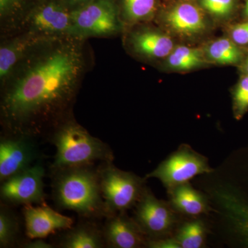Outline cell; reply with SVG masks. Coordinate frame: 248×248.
<instances>
[{
    "instance_id": "cell-1",
    "label": "cell",
    "mask_w": 248,
    "mask_h": 248,
    "mask_svg": "<svg viewBox=\"0 0 248 248\" xmlns=\"http://www.w3.org/2000/svg\"><path fill=\"white\" fill-rule=\"evenodd\" d=\"M86 40L55 37L41 42L1 87L4 134L36 138L73 115L81 83L91 68Z\"/></svg>"
},
{
    "instance_id": "cell-2",
    "label": "cell",
    "mask_w": 248,
    "mask_h": 248,
    "mask_svg": "<svg viewBox=\"0 0 248 248\" xmlns=\"http://www.w3.org/2000/svg\"><path fill=\"white\" fill-rule=\"evenodd\" d=\"M53 194L59 208L91 218L107 217L99 171L93 166L53 172Z\"/></svg>"
},
{
    "instance_id": "cell-3",
    "label": "cell",
    "mask_w": 248,
    "mask_h": 248,
    "mask_svg": "<svg viewBox=\"0 0 248 248\" xmlns=\"http://www.w3.org/2000/svg\"><path fill=\"white\" fill-rule=\"evenodd\" d=\"M56 148L52 170L93 166L96 161L113 162L110 147L92 136L73 115L58 124L50 134Z\"/></svg>"
},
{
    "instance_id": "cell-4",
    "label": "cell",
    "mask_w": 248,
    "mask_h": 248,
    "mask_svg": "<svg viewBox=\"0 0 248 248\" xmlns=\"http://www.w3.org/2000/svg\"><path fill=\"white\" fill-rule=\"evenodd\" d=\"M98 171L107 217L135 207L146 190L145 178L117 169L112 162L104 163Z\"/></svg>"
},
{
    "instance_id": "cell-5",
    "label": "cell",
    "mask_w": 248,
    "mask_h": 248,
    "mask_svg": "<svg viewBox=\"0 0 248 248\" xmlns=\"http://www.w3.org/2000/svg\"><path fill=\"white\" fill-rule=\"evenodd\" d=\"M73 37H111L124 32L115 0H92L72 11Z\"/></svg>"
},
{
    "instance_id": "cell-6",
    "label": "cell",
    "mask_w": 248,
    "mask_h": 248,
    "mask_svg": "<svg viewBox=\"0 0 248 248\" xmlns=\"http://www.w3.org/2000/svg\"><path fill=\"white\" fill-rule=\"evenodd\" d=\"M72 11L63 0H36L17 32L46 39L73 37Z\"/></svg>"
},
{
    "instance_id": "cell-7",
    "label": "cell",
    "mask_w": 248,
    "mask_h": 248,
    "mask_svg": "<svg viewBox=\"0 0 248 248\" xmlns=\"http://www.w3.org/2000/svg\"><path fill=\"white\" fill-rule=\"evenodd\" d=\"M208 15L197 1L179 0L159 10L156 19L161 29L173 37L195 40L208 33L211 29Z\"/></svg>"
},
{
    "instance_id": "cell-8",
    "label": "cell",
    "mask_w": 248,
    "mask_h": 248,
    "mask_svg": "<svg viewBox=\"0 0 248 248\" xmlns=\"http://www.w3.org/2000/svg\"><path fill=\"white\" fill-rule=\"evenodd\" d=\"M208 158L194 151L190 146L182 144L166 158L145 179L155 178L162 183L166 190L182 185L200 174L213 172Z\"/></svg>"
},
{
    "instance_id": "cell-9",
    "label": "cell",
    "mask_w": 248,
    "mask_h": 248,
    "mask_svg": "<svg viewBox=\"0 0 248 248\" xmlns=\"http://www.w3.org/2000/svg\"><path fill=\"white\" fill-rule=\"evenodd\" d=\"M134 219L148 239L172 236L182 222L181 215L169 202L156 198L148 187L135 205Z\"/></svg>"
},
{
    "instance_id": "cell-10",
    "label": "cell",
    "mask_w": 248,
    "mask_h": 248,
    "mask_svg": "<svg viewBox=\"0 0 248 248\" xmlns=\"http://www.w3.org/2000/svg\"><path fill=\"white\" fill-rule=\"evenodd\" d=\"M146 24L124 31V46L132 55L143 61H164L177 46L174 37L162 29Z\"/></svg>"
},
{
    "instance_id": "cell-11",
    "label": "cell",
    "mask_w": 248,
    "mask_h": 248,
    "mask_svg": "<svg viewBox=\"0 0 248 248\" xmlns=\"http://www.w3.org/2000/svg\"><path fill=\"white\" fill-rule=\"evenodd\" d=\"M45 170L40 161L1 182L0 196L3 203L35 205L45 203Z\"/></svg>"
},
{
    "instance_id": "cell-12",
    "label": "cell",
    "mask_w": 248,
    "mask_h": 248,
    "mask_svg": "<svg viewBox=\"0 0 248 248\" xmlns=\"http://www.w3.org/2000/svg\"><path fill=\"white\" fill-rule=\"evenodd\" d=\"M39 153L35 138L4 134L0 140V182L36 164Z\"/></svg>"
},
{
    "instance_id": "cell-13",
    "label": "cell",
    "mask_w": 248,
    "mask_h": 248,
    "mask_svg": "<svg viewBox=\"0 0 248 248\" xmlns=\"http://www.w3.org/2000/svg\"><path fill=\"white\" fill-rule=\"evenodd\" d=\"M42 38L25 31L1 37L0 45V86H3Z\"/></svg>"
},
{
    "instance_id": "cell-14",
    "label": "cell",
    "mask_w": 248,
    "mask_h": 248,
    "mask_svg": "<svg viewBox=\"0 0 248 248\" xmlns=\"http://www.w3.org/2000/svg\"><path fill=\"white\" fill-rule=\"evenodd\" d=\"M26 234L30 239H45L60 231H67L73 226L71 217L55 211L45 203L24 205L23 209Z\"/></svg>"
},
{
    "instance_id": "cell-15",
    "label": "cell",
    "mask_w": 248,
    "mask_h": 248,
    "mask_svg": "<svg viewBox=\"0 0 248 248\" xmlns=\"http://www.w3.org/2000/svg\"><path fill=\"white\" fill-rule=\"evenodd\" d=\"M106 218L102 229L107 247H146L148 238L134 218H130L125 213L114 214Z\"/></svg>"
},
{
    "instance_id": "cell-16",
    "label": "cell",
    "mask_w": 248,
    "mask_h": 248,
    "mask_svg": "<svg viewBox=\"0 0 248 248\" xmlns=\"http://www.w3.org/2000/svg\"><path fill=\"white\" fill-rule=\"evenodd\" d=\"M167 192L170 204L181 216L196 218L212 210L206 195L194 188L190 182L176 186Z\"/></svg>"
},
{
    "instance_id": "cell-17",
    "label": "cell",
    "mask_w": 248,
    "mask_h": 248,
    "mask_svg": "<svg viewBox=\"0 0 248 248\" xmlns=\"http://www.w3.org/2000/svg\"><path fill=\"white\" fill-rule=\"evenodd\" d=\"M202 49L205 59L210 64L237 67L248 52V48L236 45L228 36L210 41Z\"/></svg>"
},
{
    "instance_id": "cell-18",
    "label": "cell",
    "mask_w": 248,
    "mask_h": 248,
    "mask_svg": "<svg viewBox=\"0 0 248 248\" xmlns=\"http://www.w3.org/2000/svg\"><path fill=\"white\" fill-rule=\"evenodd\" d=\"M124 31L139 24L148 23L159 11V0H115Z\"/></svg>"
},
{
    "instance_id": "cell-19",
    "label": "cell",
    "mask_w": 248,
    "mask_h": 248,
    "mask_svg": "<svg viewBox=\"0 0 248 248\" xmlns=\"http://www.w3.org/2000/svg\"><path fill=\"white\" fill-rule=\"evenodd\" d=\"M60 241L63 248H102L107 246L103 229L94 223L84 222L67 230Z\"/></svg>"
},
{
    "instance_id": "cell-20",
    "label": "cell",
    "mask_w": 248,
    "mask_h": 248,
    "mask_svg": "<svg viewBox=\"0 0 248 248\" xmlns=\"http://www.w3.org/2000/svg\"><path fill=\"white\" fill-rule=\"evenodd\" d=\"M210 64L202 48L177 45L163 61L162 68L167 71L185 73L207 67Z\"/></svg>"
},
{
    "instance_id": "cell-21",
    "label": "cell",
    "mask_w": 248,
    "mask_h": 248,
    "mask_svg": "<svg viewBox=\"0 0 248 248\" xmlns=\"http://www.w3.org/2000/svg\"><path fill=\"white\" fill-rule=\"evenodd\" d=\"M36 0H0L1 37L17 32Z\"/></svg>"
},
{
    "instance_id": "cell-22",
    "label": "cell",
    "mask_w": 248,
    "mask_h": 248,
    "mask_svg": "<svg viewBox=\"0 0 248 248\" xmlns=\"http://www.w3.org/2000/svg\"><path fill=\"white\" fill-rule=\"evenodd\" d=\"M173 236L179 248H202L205 246L208 228L203 220L196 217L181 222Z\"/></svg>"
},
{
    "instance_id": "cell-23",
    "label": "cell",
    "mask_w": 248,
    "mask_h": 248,
    "mask_svg": "<svg viewBox=\"0 0 248 248\" xmlns=\"http://www.w3.org/2000/svg\"><path fill=\"white\" fill-rule=\"evenodd\" d=\"M19 224L17 217L7 204H1L0 208V248H10L17 241Z\"/></svg>"
},
{
    "instance_id": "cell-24",
    "label": "cell",
    "mask_w": 248,
    "mask_h": 248,
    "mask_svg": "<svg viewBox=\"0 0 248 248\" xmlns=\"http://www.w3.org/2000/svg\"><path fill=\"white\" fill-rule=\"evenodd\" d=\"M199 6L217 21H228L236 14L238 0H196Z\"/></svg>"
},
{
    "instance_id": "cell-25",
    "label": "cell",
    "mask_w": 248,
    "mask_h": 248,
    "mask_svg": "<svg viewBox=\"0 0 248 248\" xmlns=\"http://www.w3.org/2000/svg\"><path fill=\"white\" fill-rule=\"evenodd\" d=\"M234 117L240 120L248 112V76L241 74L232 91Z\"/></svg>"
},
{
    "instance_id": "cell-26",
    "label": "cell",
    "mask_w": 248,
    "mask_h": 248,
    "mask_svg": "<svg viewBox=\"0 0 248 248\" xmlns=\"http://www.w3.org/2000/svg\"><path fill=\"white\" fill-rule=\"evenodd\" d=\"M226 201L228 203L227 207L228 213H232V217H235L233 218L234 226H236L237 231L245 237L246 241H248V204L244 202L246 212L245 213L243 201L236 199V197L231 199L230 196L227 197Z\"/></svg>"
},
{
    "instance_id": "cell-27",
    "label": "cell",
    "mask_w": 248,
    "mask_h": 248,
    "mask_svg": "<svg viewBox=\"0 0 248 248\" xmlns=\"http://www.w3.org/2000/svg\"><path fill=\"white\" fill-rule=\"evenodd\" d=\"M228 37L236 45L248 48V19L229 28Z\"/></svg>"
},
{
    "instance_id": "cell-28",
    "label": "cell",
    "mask_w": 248,
    "mask_h": 248,
    "mask_svg": "<svg viewBox=\"0 0 248 248\" xmlns=\"http://www.w3.org/2000/svg\"><path fill=\"white\" fill-rule=\"evenodd\" d=\"M26 248H52L53 245L48 244L44 239H31V241L27 243L23 246Z\"/></svg>"
},
{
    "instance_id": "cell-29",
    "label": "cell",
    "mask_w": 248,
    "mask_h": 248,
    "mask_svg": "<svg viewBox=\"0 0 248 248\" xmlns=\"http://www.w3.org/2000/svg\"><path fill=\"white\" fill-rule=\"evenodd\" d=\"M65 4L68 6L72 10L74 11L77 9L81 7L84 5L88 4L90 1L92 0H63Z\"/></svg>"
},
{
    "instance_id": "cell-30",
    "label": "cell",
    "mask_w": 248,
    "mask_h": 248,
    "mask_svg": "<svg viewBox=\"0 0 248 248\" xmlns=\"http://www.w3.org/2000/svg\"><path fill=\"white\" fill-rule=\"evenodd\" d=\"M238 68L241 72V74L248 75V52L246 56L245 57L244 60L240 63Z\"/></svg>"
},
{
    "instance_id": "cell-31",
    "label": "cell",
    "mask_w": 248,
    "mask_h": 248,
    "mask_svg": "<svg viewBox=\"0 0 248 248\" xmlns=\"http://www.w3.org/2000/svg\"><path fill=\"white\" fill-rule=\"evenodd\" d=\"M243 17L244 18V20H248V0H245L244 8L242 11Z\"/></svg>"
}]
</instances>
